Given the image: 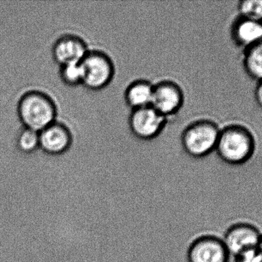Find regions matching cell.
I'll use <instances>...</instances> for the list:
<instances>
[{"label":"cell","mask_w":262,"mask_h":262,"mask_svg":"<svg viewBox=\"0 0 262 262\" xmlns=\"http://www.w3.org/2000/svg\"><path fill=\"white\" fill-rule=\"evenodd\" d=\"M229 258L222 238L212 233L197 238L189 252V262H229Z\"/></svg>","instance_id":"ba28073f"},{"label":"cell","mask_w":262,"mask_h":262,"mask_svg":"<svg viewBox=\"0 0 262 262\" xmlns=\"http://www.w3.org/2000/svg\"><path fill=\"white\" fill-rule=\"evenodd\" d=\"M256 146V138L249 128L231 123L220 129L215 152L226 164L239 166L252 158Z\"/></svg>","instance_id":"6da1fadb"},{"label":"cell","mask_w":262,"mask_h":262,"mask_svg":"<svg viewBox=\"0 0 262 262\" xmlns=\"http://www.w3.org/2000/svg\"><path fill=\"white\" fill-rule=\"evenodd\" d=\"M261 235L260 231L253 225L237 223L227 229L222 240L230 256L235 257L257 248Z\"/></svg>","instance_id":"52a82bcc"},{"label":"cell","mask_w":262,"mask_h":262,"mask_svg":"<svg viewBox=\"0 0 262 262\" xmlns=\"http://www.w3.org/2000/svg\"><path fill=\"white\" fill-rule=\"evenodd\" d=\"M183 103V89L175 82L163 80L154 85L150 106L166 118L176 115Z\"/></svg>","instance_id":"8992f818"},{"label":"cell","mask_w":262,"mask_h":262,"mask_svg":"<svg viewBox=\"0 0 262 262\" xmlns=\"http://www.w3.org/2000/svg\"><path fill=\"white\" fill-rule=\"evenodd\" d=\"M231 38L243 51L262 40V23L238 15L231 26Z\"/></svg>","instance_id":"8fae6325"},{"label":"cell","mask_w":262,"mask_h":262,"mask_svg":"<svg viewBox=\"0 0 262 262\" xmlns=\"http://www.w3.org/2000/svg\"><path fill=\"white\" fill-rule=\"evenodd\" d=\"M59 73L61 81L67 86L75 87L82 85V70L80 63L61 66Z\"/></svg>","instance_id":"5bb4252c"},{"label":"cell","mask_w":262,"mask_h":262,"mask_svg":"<svg viewBox=\"0 0 262 262\" xmlns=\"http://www.w3.org/2000/svg\"><path fill=\"white\" fill-rule=\"evenodd\" d=\"M154 84L145 79L136 80L131 83L124 93L126 104L134 109H140L151 105Z\"/></svg>","instance_id":"7c38bea8"},{"label":"cell","mask_w":262,"mask_h":262,"mask_svg":"<svg viewBox=\"0 0 262 262\" xmlns=\"http://www.w3.org/2000/svg\"><path fill=\"white\" fill-rule=\"evenodd\" d=\"M254 97L257 104L262 109V81L258 82L254 91Z\"/></svg>","instance_id":"ac0fdd59"},{"label":"cell","mask_w":262,"mask_h":262,"mask_svg":"<svg viewBox=\"0 0 262 262\" xmlns=\"http://www.w3.org/2000/svg\"><path fill=\"white\" fill-rule=\"evenodd\" d=\"M235 258V262H262V255L257 248L242 252Z\"/></svg>","instance_id":"e0dca14e"},{"label":"cell","mask_w":262,"mask_h":262,"mask_svg":"<svg viewBox=\"0 0 262 262\" xmlns=\"http://www.w3.org/2000/svg\"><path fill=\"white\" fill-rule=\"evenodd\" d=\"M18 113L26 128L39 132L56 121L57 107L46 92L31 90L19 98Z\"/></svg>","instance_id":"7a4b0ae2"},{"label":"cell","mask_w":262,"mask_h":262,"mask_svg":"<svg viewBox=\"0 0 262 262\" xmlns=\"http://www.w3.org/2000/svg\"><path fill=\"white\" fill-rule=\"evenodd\" d=\"M17 144L21 150L26 152H32L39 146L38 132L29 128L25 127L18 134Z\"/></svg>","instance_id":"2e32d148"},{"label":"cell","mask_w":262,"mask_h":262,"mask_svg":"<svg viewBox=\"0 0 262 262\" xmlns=\"http://www.w3.org/2000/svg\"><path fill=\"white\" fill-rule=\"evenodd\" d=\"M80 65L82 70V85L91 90L104 89L115 76L113 61L102 51L89 50Z\"/></svg>","instance_id":"277c9868"},{"label":"cell","mask_w":262,"mask_h":262,"mask_svg":"<svg viewBox=\"0 0 262 262\" xmlns=\"http://www.w3.org/2000/svg\"><path fill=\"white\" fill-rule=\"evenodd\" d=\"M257 249H258V252H259L262 255V234L261 237H260L259 241H258V246H257Z\"/></svg>","instance_id":"d6986e66"},{"label":"cell","mask_w":262,"mask_h":262,"mask_svg":"<svg viewBox=\"0 0 262 262\" xmlns=\"http://www.w3.org/2000/svg\"><path fill=\"white\" fill-rule=\"evenodd\" d=\"M89 49L85 41L73 34H66L57 38L52 47L54 59L60 66L80 63Z\"/></svg>","instance_id":"30bf717a"},{"label":"cell","mask_w":262,"mask_h":262,"mask_svg":"<svg viewBox=\"0 0 262 262\" xmlns=\"http://www.w3.org/2000/svg\"><path fill=\"white\" fill-rule=\"evenodd\" d=\"M220 129L217 123L207 118L190 123L182 133L183 150L193 159L206 158L215 152Z\"/></svg>","instance_id":"3957f363"},{"label":"cell","mask_w":262,"mask_h":262,"mask_svg":"<svg viewBox=\"0 0 262 262\" xmlns=\"http://www.w3.org/2000/svg\"><path fill=\"white\" fill-rule=\"evenodd\" d=\"M167 118L151 106L134 109L129 117V127L134 136L142 140H151L164 129Z\"/></svg>","instance_id":"5b68a950"},{"label":"cell","mask_w":262,"mask_h":262,"mask_svg":"<svg viewBox=\"0 0 262 262\" xmlns=\"http://www.w3.org/2000/svg\"><path fill=\"white\" fill-rule=\"evenodd\" d=\"M237 8L240 16L262 23V0H243Z\"/></svg>","instance_id":"9a60e30c"},{"label":"cell","mask_w":262,"mask_h":262,"mask_svg":"<svg viewBox=\"0 0 262 262\" xmlns=\"http://www.w3.org/2000/svg\"><path fill=\"white\" fill-rule=\"evenodd\" d=\"M243 65L252 79L262 81V40L243 51Z\"/></svg>","instance_id":"4fadbf2b"},{"label":"cell","mask_w":262,"mask_h":262,"mask_svg":"<svg viewBox=\"0 0 262 262\" xmlns=\"http://www.w3.org/2000/svg\"><path fill=\"white\" fill-rule=\"evenodd\" d=\"M38 135L40 147L46 153L54 156H59L69 152L73 142L69 127L57 121L41 129Z\"/></svg>","instance_id":"9c48e42d"}]
</instances>
